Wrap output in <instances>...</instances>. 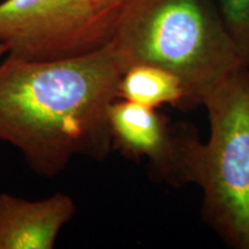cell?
<instances>
[{
	"mask_svg": "<svg viewBox=\"0 0 249 249\" xmlns=\"http://www.w3.org/2000/svg\"><path fill=\"white\" fill-rule=\"evenodd\" d=\"M127 66L112 40L48 61H0V141L34 172L54 178L76 156L102 161L113 148L110 111Z\"/></svg>",
	"mask_w": 249,
	"mask_h": 249,
	"instance_id": "6da1fadb",
	"label": "cell"
},
{
	"mask_svg": "<svg viewBox=\"0 0 249 249\" xmlns=\"http://www.w3.org/2000/svg\"><path fill=\"white\" fill-rule=\"evenodd\" d=\"M111 40L127 68L149 64L176 74L188 108L203 105L224 79L245 67L216 0H130Z\"/></svg>",
	"mask_w": 249,
	"mask_h": 249,
	"instance_id": "7a4b0ae2",
	"label": "cell"
},
{
	"mask_svg": "<svg viewBox=\"0 0 249 249\" xmlns=\"http://www.w3.org/2000/svg\"><path fill=\"white\" fill-rule=\"evenodd\" d=\"M203 105L210 135L196 185L204 219L227 245L249 249V68L230 74Z\"/></svg>",
	"mask_w": 249,
	"mask_h": 249,
	"instance_id": "3957f363",
	"label": "cell"
},
{
	"mask_svg": "<svg viewBox=\"0 0 249 249\" xmlns=\"http://www.w3.org/2000/svg\"><path fill=\"white\" fill-rule=\"evenodd\" d=\"M114 27L90 0H4L0 43L7 55L30 61L75 57L112 39Z\"/></svg>",
	"mask_w": 249,
	"mask_h": 249,
	"instance_id": "277c9868",
	"label": "cell"
},
{
	"mask_svg": "<svg viewBox=\"0 0 249 249\" xmlns=\"http://www.w3.org/2000/svg\"><path fill=\"white\" fill-rule=\"evenodd\" d=\"M113 148L129 158H147L158 180L181 188L197 183L204 143L187 121H172L151 108L117 99L110 111Z\"/></svg>",
	"mask_w": 249,
	"mask_h": 249,
	"instance_id": "5b68a950",
	"label": "cell"
},
{
	"mask_svg": "<svg viewBox=\"0 0 249 249\" xmlns=\"http://www.w3.org/2000/svg\"><path fill=\"white\" fill-rule=\"evenodd\" d=\"M76 213L73 197L55 193L29 201L0 193V249H52Z\"/></svg>",
	"mask_w": 249,
	"mask_h": 249,
	"instance_id": "8992f818",
	"label": "cell"
},
{
	"mask_svg": "<svg viewBox=\"0 0 249 249\" xmlns=\"http://www.w3.org/2000/svg\"><path fill=\"white\" fill-rule=\"evenodd\" d=\"M119 99L151 108L167 104L188 108L181 81L172 71L149 64H136L124 73L119 85Z\"/></svg>",
	"mask_w": 249,
	"mask_h": 249,
	"instance_id": "52a82bcc",
	"label": "cell"
},
{
	"mask_svg": "<svg viewBox=\"0 0 249 249\" xmlns=\"http://www.w3.org/2000/svg\"><path fill=\"white\" fill-rule=\"evenodd\" d=\"M242 65L249 68V0H216Z\"/></svg>",
	"mask_w": 249,
	"mask_h": 249,
	"instance_id": "ba28073f",
	"label": "cell"
},
{
	"mask_svg": "<svg viewBox=\"0 0 249 249\" xmlns=\"http://www.w3.org/2000/svg\"><path fill=\"white\" fill-rule=\"evenodd\" d=\"M130 0H90L93 9L116 28L120 12Z\"/></svg>",
	"mask_w": 249,
	"mask_h": 249,
	"instance_id": "9c48e42d",
	"label": "cell"
},
{
	"mask_svg": "<svg viewBox=\"0 0 249 249\" xmlns=\"http://www.w3.org/2000/svg\"><path fill=\"white\" fill-rule=\"evenodd\" d=\"M7 48H6V45H4V44H1V43H0V61L2 60V59H4L6 55H7Z\"/></svg>",
	"mask_w": 249,
	"mask_h": 249,
	"instance_id": "30bf717a",
	"label": "cell"
}]
</instances>
